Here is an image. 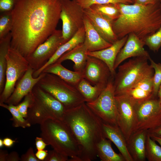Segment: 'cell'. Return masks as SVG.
<instances>
[{
    "label": "cell",
    "mask_w": 161,
    "mask_h": 161,
    "mask_svg": "<svg viewBox=\"0 0 161 161\" xmlns=\"http://www.w3.org/2000/svg\"><path fill=\"white\" fill-rule=\"evenodd\" d=\"M61 0H19L11 12L10 47L25 58L56 30Z\"/></svg>",
    "instance_id": "6da1fadb"
},
{
    "label": "cell",
    "mask_w": 161,
    "mask_h": 161,
    "mask_svg": "<svg viewBox=\"0 0 161 161\" xmlns=\"http://www.w3.org/2000/svg\"><path fill=\"white\" fill-rule=\"evenodd\" d=\"M63 120L70 129L78 146V161H92L97 157L96 145L103 137V122L86 102L66 110Z\"/></svg>",
    "instance_id": "7a4b0ae2"
},
{
    "label": "cell",
    "mask_w": 161,
    "mask_h": 161,
    "mask_svg": "<svg viewBox=\"0 0 161 161\" xmlns=\"http://www.w3.org/2000/svg\"><path fill=\"white\" fill-rule=\"evenodd\" d=\"M120 12L112 22L113 30L118 39L129 34L144 40L155 32L161 26L160 3L142 5L116 3Z\"/></svg>",
    "instance_id": "3957f363"
},
{
    "label": "cell",
    "mask_w": 161,
    "mask_h": 161,
    "mask_svg": "<svg viewBox=\"0 0 161 161\" xmlns=\"http://www.w3.org/2000/svg\"><path fill=\"white\" fill-rule=\"evenodd\" d=\"M41 137L53 149L70 159L78 161L77 142L69 128L62 120L48 119L40 124Z\"/></svg>",
    "instance_id": "277c9868"
},
{
    "label": "cell",
    "mask_w": 161,
    "mask_h": 161,
    "mask_svg": "<svg viewBox=\"0 0 161 161\" xmlns=\"http://www.w3.org/2000/svg\"><path fill=\"white\" fill-rule=\"evenodd\" d=\"M34 100L28 109L26 120L31 125L48 119L63 120L66 110L63 105L37 84L33 89Z\"/></svg>",
    "instance_id": "5b68a950"
},
{
    "label": "cell",
    "mask_w": 161,
    "mask_h": 161,
    "mask_svg": "<svg viewBox=\"0 0 161 161\" xmlns=\"http://www.w3.org/2000/svg\"><path fill=\"white\" fill-rule=\"evenodd\" d=\"M149 57H136L118 66L113 81L115 96L124 93L142 80L153 76L154 70L148 61Z\"/></svg>",
    "instance_id": "8992f818"
},
{
    "label": "cell",
    "mask_w": 161,
    "mask_h": 161,
    "mask_svg": "<svg viewBox=\"0 0 161 161\" xmlns=\"http://www.w3.org/2000/svg\"><path fill=\"white\" fill-rule=\"evenodd\" d=\"M37 85L61 103L66 110L85 102L75 86L55 74L44 72Z\"/></svg>",
    "instance_id": "52a82bcc"
},
{
    "label": "cell",
    "mask_w": 161,
    "mask_h": 161,
    "mask_svg": "<svg viewBox=\"0 0 161 161\" xmlns=\"http://www.w3.org/2000/svg\"><path fill=\"white\" fill-rule=\"evenodd\" d=\"M6 59L5 83L4 90L0 94V103H5L7 100L30 66L26 58L11 47Z\"/></svg>",
    "instance_id": "ba28073f"
},
{
    "label": "cell",
    "mask_w": 161,
    "mask_h": 161,
    "mask_svg": "<svg viewBox=\"0 0 161 161\" xmlns=\"http://www.w3.org/2000/svg\"><path fill=\"white\" fill-rule=\"evenodd\" d=\"M112 77L106 87L95 100L86 103L90 110L103 123L117 125V106Z\"/></svg>",
    "instance_id": "9c48e42d"
},
{
    "label": "cell",
    "mask_w": 161,
    "mask_h": 161,
    "mask_svg": "<svg viewBox=\"0 0 161 161\" xmlns=\"http://www.w3.org/2000/svg\"><path fill=\"white\" fill-rule=\"evenodd\" d=\"M60 18L62 23V33L67 41L84 26L83 9L76 0H61Z\"/></svg>",
    "instance_id": "30bf717a"
},
{
    "label": "cell",
    "mask_w": 161,
    "mask_h": 161,
    "mask_svg": "<svg viewBox=\"0 0 161 161\" xmlns=\"http://www.w3.org/2000/svg\"><path fill=\"white\" fill-rule=\"evenodd\" d=\"M135 109L136 131L151 130L161 124V105L158 97L152 96L135 103Z\"/></svg>",
    "instance_id": "8fae6325"
},
{
    "label": "cell",
    "mask_w": 161,
    "mask_h": 161,
    "mask_svg": "<svg viewBox=\"0 0 161 161\" xmlns=\"http://www.w3.org/2000/svg\"><path fill=\"white\" fill-rule=\"evenodd\" d=\"M115 97L117 124L127 140L136 130L135 102L125 94L115 96Z\"/></svg>",
    "instance_id": "7c38bea8"
},
{
    "label": "cell",
    "mask_w": 161,
    "mask_h": 161,
    "mask_svg": "<svg viewBox=\"0 0 161 161\" xmlns=\"http://www.w3.org/2000/svg\"><path fill=\"white\" fill-rule=\"evenodd\" d=\"M66 42L61 30H57L30 55L26 58L34 71L43 66L53 55L59 47Z\"/></svg>",
    "instance_id": "4fadbf2b"
},
{
    "label": "cell",
    "mask_w": 161,
    "mask_h": 161,
    "mask_svg": "<svg viewBox=\"0 0 161 161\" xmlns=\"http://www.w3.org/2000/svg\"><path fill=\"white\" fill-rule=\"evenodd\" d=\"M82 73L83 78L93 85H107L113 77L109 68L103 61L88 55Z\"/></svg>",
    "instance_id": "5bb4252c"
},
{
    "label": "cell",
    "mask_w": 161,
    "mask_h": 161,
    "mask_svg": "<svg viewBox=\"0 0 161 161\" xmlns=\"http://www.w3.org/2000/svg\"><path fill=\"white\" fill-rule=\"evenodd\" d=\"M34 71L30 66L17 83L11 95L4 103L16 106L27 95L32 91L34 86L44 74V72H42L38 77L34 78L32 76Z\"/></svg>",
    "instance_id": "9a60e30c"
},
{
    "label": "cell",
    "mask_w": 161,
    "mask_h": 161,
    "mask_svg": "<svg viewBox=\"0 0 161 161\" xmlns=\"http://www.w3.org/2000/svg\"><path fill=\"white\" fill-rule=\"evenodd\" d=\"M83 11L85 17L105 40L112 44L118 40L113 30L112 21L90 7L83 9Z\"/></svg>",
    "instance_id": "2e32d148"
},
{
    "label": "cell",
    "mask_w": 161,
    "mask_h": 161,
    "mask_svg": "<svg viewBox=\"0 0 161 161\" xmlns=\"http://www.w3.org/2000/svg\"><path fill=\"white\" fill-rule=\"evenodd\" d=\"M143 40L133 33L128 35L126 43L118 53L115 61L114 68L115 70L120 64L128 58L132 57H149L148 52L144 48Z\"/></svg>",
    "instance_id": "e0dca14e"
},
{
    "label": "cell",
    "mask_w": 161,
    "mask_h": 161,
    "mask_svg": "<svg viewBox=\"0 0 161 161\" xmlns=\"http://www.w3.org/2000/svg\"><path fill=\"white\" fill-rule=\"evenodd\" d=\"M128 37V35L118 40L107 48L97 51L87 52L86 54L103 61L109 68L112 76L114 77L116 73L114 68L115 59L119 52L126 43Z\"/></svg>",
    "instance_id": "ac0fdd59"
},
{
    "label": "cell",
    "mask_w": 161,
    "mask_h": 161,
    "mask_svg": "<svg viewBox=\"0 0 161 161\" xmlns=\"http://www.w3.org/2000/svg\"><path fill=\"white\" fill-rule=\"evenodd\" d=\"M103 130L104 137L115 144L125 161H133L127 148L126 139L117 125L103 123Z\"/></svg>",
    "instance_id": "d6986e66"
},
{
    "label": "cell",
    "mask_w": 161,
    "mask_h": 161,
    "mask_svg": "<svg viewBox=\"0 0 161 161\" xmlns=\"http://www.w3.org/2000/svg\"><path fill=\"white\" fill-rule=\"evenodd\" d=\"M148 130H141L133 133L127 140L128 151L133 161H144L145 143Z\"/></svg>",
    "instance_id": "ffe728a7"
},
{
    "label": "cell",
    "mask_w": 161,
    "mask_h": 161,
    "mask_svg": "<svg viewBox=\"0 0 161 161\" xmlns=\"http://www.w3.org/2000/svg\"><path fill=\"white\" fill-rule=\"evenodd\" d=\"M85 37L83 44L87 52L100 50L111 46L112 44L105 40L85 17L84 20Z\"/></svg>",
    "instance_id": "44dd1931"
},
{
    "label": "cell",
    "mask_w": 161,
    "mask_h": 161,
    "mask_svg": "<svg viewBox=\"0 0 161 161\" xmlns=\"http://www.w3.org/2000/svg\"><path fill=\"white\" fill-rule=\"evenodd\" d=\"M85 37V30L83 26L70 39L61 46L53 55L42 67L34 71L33 77H38L47 66L55 62L62 55L72 49L79 44L83 43Z\"/></svg>",
    "instance_id": "7402d4cb"
},
{
    "label": "cell",
    "mask_w": 161,
    "mask_h": 161,
    "mask_svg": "<svg viewBox=\"0 0 161 161\" xmlns=\"http://www.w3.org/2000/svg\"><path fill=\"white\" fill-rule=\"evenodd\" d=\"M87 52L83 43H81L64 53L55 62L62 63L65 60H71L74 63V71L82 72L87 61Z\"/></svg>",
    "instance_id": "603a6c76"
},
{
    "label": "cell",
    "mask_w": 161,
    "mask_h": 161,
    "mask_svg": "<svg viewBox=\"0 0 161 161\" xmlns=\"http://www.w3.org/2000/svg\"><path fill=\"white\" fill-rule=\"evenodd\" d=\"M153 77L142 80L123 94L126 95L135 103L153 96Z\"/></svg>",
    "instance_id": "cb8c5ba5"
},
{
    "label": "cell",
    "mask_w": 161,
    "mask_h": 161,
    "mask_svg": "<svg viewBox=\"0 0 161 161\" xmlns=\"http://www.w3.org/2000/svg\"><path fill=\"white\" fill-rule=\"evenodd\" d=\"M42 72L56 75L65 81L75 86L83 78L82 72L70 70L64 67L61 63L58 62L47 66Z\"/></svg>",
    "instance_id": "d4e9b609"
},
{
    "label": "cell",
    "mask_w": 161,
    "mask_h": 161,
    "mask_svg": "<svg viewBox=\"0 0 161 161\" xmlns=\"http://www.w3.org/2000/svg\"><path fill=\"white\" fill-rule=\"evenodd\" d=\"M97 156L102 161H125L122 155L116 153L112 146V141L105 137L103 138L96 145Z\"/></svg>",
    "instance_id": "484cf974"
},
{
    "label": "cell",
    "mask_w": 161,
    "mask_h": 161,
    "mask_svg": "<svg viewBox=\"0 0 161 161\" xmlns=\"http://www.w3.org/2000/svg\"><path fill=\"white\" fill-rule=\"evenodd\" d=\"M107 85H93L83 78L76 86L84 98L85 102L88 103L96 100Z\"/></svg>",
    "instance_id": "4316f807"
},
{
    "label": "cell",
    "mask_w": 161,
    "mask_h": 161,
    "mask_svg": "<svg viewBox=\"0 0 161 161\" xmlns=\"http://www.w3.org/2000/svg\"><path fill=\"white\" fill-rule=\"evenodd\" d=\"M12 39L11 32L0 39V94L4 90L6 81L7 67L6 56L10 47Z\"/></svg>",
    "instance_id": "83f0119b"
},
{
    "label": "cell",
    "mask_w": 161,
    "mask_h": 161,
    "mask_svg": "<svg viewBox=\"0 0 161 161\" xmlns=\"http://www.w3.org/2000/svg\"><path fill=\"white\" fill-rule=\"evenodd\" d=\"M89 7L112 21L117 19L120 15L116 4H95Z\"/></svg>",
    "instance_id": "f1b7e54d"
},
{
    "label": "cell",
    "mask_w": 161,
    "mask_h": 161,
    "mask_svg": "<svg viewBox=\"0 0 161 161\" xmlns=\"http://www.w3.org/2000/svg\"><path fill=\"white\" fill-rule=\"evenodd\" d=\"M145 156L148 161H161V147L151 138L148 133L145 143Z\"/></svg>",
    "instance_id": "f546056e"
},
{
    "label": "cell",
    "mask_w": 161,
    "mask_h": 161,
    "mask_svg": "<svg viewBox=\"0 0 161 161\" xmlns=\"http://www.w3.org/2000/svg\"><path fill=\"white\" fill-rule=\"evenodd\" d=\"M0 106L8 110L12 114L10 120L13 121V127L25 128L31 126L21 114L16 106L2 103H0Z\"/></svg>",
    "instance_id": "4dcf8cb0"
},
{
    "label": "cell",
    "mask_w": 161,
    "mask_h": 161,
    "mask_svg": "<svg viewBox=\"0 0 161 161\" xmlns=\"http://www.w3.org/2000/svg\"><path fill=\"white\" fill-rule=\"evenodd\" d=\"M12 27L11 12L0 13V39L5 38L11 32Z\"/></svg>",
    "instance_id": "1f68e13d"
},
{
    "label": "cell",
    "mask_w": 161,
    "mask_h": 161,
    "mask_svg": "<svg viewBox=\"0 0 161 161\" xmlns=\"http://www.w3.org/2000/svg\"><path fill=\"white\" fill-rule=\"evenodd\" d=\"M148 60L150 65L154 71L153 77V94L154 97H157V94L159 87L161 84V64L155 62L150 57Z\"/></svg>",
    "instance_id": "d6a6232c"
},
{
    "label": "cell",
    "mask_w": 161,
    "mask_h": 161,
    "mask_svg": "<svg viewBox=\"0 0 161 161\" xmlns=\"http://www.w3.org/2000/svg\"><path fill=\"white\" fill-rule=\"evenodd\" d=\"M143 41L145 45L149 49L155 52L161 48V26L153 34L145 38Z\"/></svg>",
    "instance_id": "836d02e7"
},
{
    "label": "cell",
    "mask_w": 161,
    "mask_h": 161,
    "mask_svg": "<svg viewBox=\"0 0 161 161\" xmlns=\"http://www.w3.org/2000/svg\"><path fill=\"white\" fill-rule=\"evenodd\" d=\"M77 3L83 9L88 8L93 4H104L109 3L133 4L130 0H76Z\"/></svg>",
    "instance_id": "e575fe53"
},
{
    "label": "cell",
    "mask_w": 161,
    "mask_h": 161,
    "mask_svg": "<svg viewBox=\"0 0 161 161\" xmlns=\"http://www.w3.org/2000/svg\"><path fill=\"white\" fill-rule=\"evenodd\" d=\"M33 100L34 96L32 91L24 97L22 102L16 105L19 112L24 118L27 117L28 109L32 105Z\"/></svg>",
    "instance_id": "d590c367"
},
{
    "label": "cell",
    "mask_w": 161,
    "mask_h": 161,
    "mask_svg": "<svg viewBox=\"0 0 161 161\" xmlns=\"http://www.w3.org/2000/svg\"><path fill=\"white\" fill-rule=\"evenodd\" d=\"M19 0H0V13L12 12Z\"/></svg>",
    "instance_id": "8d00e7d4"
},
{
    "label": "cell",
    "mask_w": 161,
    "mask_h": 161,
    "mask_svg": "<svg viewBox=\"0 0 161 161\" xmlns=\"http://www.w3.org/2000/svg\"><path fill=\"white\" fill-rule=\"evenodd\" d=\"M69 157L53 149L48 152L44 161H69Z\"/></svg>",
    "instance_id": "74e56055"
},
{
    "label": "cell",
    "mask_w": 161,
    "mask_h": 161,
    "mask_svg": "<svg viewBox=\"0 0 161 161\" xmlns=\"http://www.w3.org/2000/svg\"><path fill=\"white\" fill-rule=\"evenodd\" d=\"M21 161H40L36 157L32 147L29 148L20 157Z\"/></svg>",
    "instance_id": "f35d334b"
},
{
    "label": "cell",
    "mask_w": 161,
    "mask_h": 161,
    "mask_svg": "<svg viewBox=\"0 0 161 161\" xmlns=\"http://www.w3.org/2000/svg\"><path fill=\"white\" fill-rule=\"evenodd\" d=\"M35 144L37 150L44 149L48 145L41 137H36L35 139Z\"/></svg>",
    "instance_id": "ab89813d"
},
{
    "label": "cell",
    "mask_w": 161,
    "mask_h": 161,
    "mask_svg": "<svg viewBox=\"0 0 161 161\" xmlns=\"http://www.w3.org/2000/svg\"><path fill=\"white\" fill-rule=\"evenodd\" d=\"M159 2V0H133V4L146 5L155 4Z\"/></svg>",
    "instance_id": "60d3db41"
},
{
    "label": "cell",
    "mask_w": 161,
    "mask_h": 161,
    "mask_svg": "<svg viewBox=\"0 0 161 161\" xmlns=\"http://www.w3.org/2000/svg\"><path fill=\"white\" fill-rule=\"evenodd\" d=\"M48 153L47 151L45 150H38L35 154L37 158L40 161H44Z\"/></svg>",
    "instance_id": "b9f144b4"
},
{
    "label": "cell",
    "mask_w": 161,
    "mask_h": 161,
    "mask_svg": "<svg viewBox=\"0 0 161 161\" xmlns=\"http://www.w3.org/2000/svg\"><path fill=\"white\" fill-rule=\"evenodd\" d=\"M20 157L18 152L13 151L8 154L6 161H20Z\"/></svg>",
    "instance_id": "7bdbcfd3"
},
{
    "label": "cell",
    "mask_w": 161,
    "mask_h": 161,
    "mask_svg": "<svg viewBox=\"0 0 161 161\" xmlns=\"http://www.w3.org/2000/svg\"><path fill=\"white\" fill-rule=\"evenodd\" d=\"M4 146L7 148L12 147L16 142V141L9 137H5L3 139Z\"/></svg>",
    "instance_id": "ee69618b"
},
{
    "label": "cell",
    "mask_w": 161,
    "mask_h": 161,
    "mask_svg": "<svg viewBox=\"0 0 161 161\" xmlns=\"http://www.w3.org/2000/svg\"><path fill=\"white\" fill-rule=\"evenodd\" d=\"M148 133L161 135V124L153 129L148 130Z\"/></svg>",
    "instance_id": "f6af8a7d"
},
{
    "label": "cell",
    "mask_w": 161,
    "mask_h": 161,
    "mask_svg": "<svg viewBox=\"0 0 161 161\" xmlns=\"http://www.w3.org/2000/svg\"><path fill=\"white\" fill-rule=\"evenodd\" d=\"M7 151L5 150H0V161H6L7 156L8 154Z\"/></svg>",
    "instance_id": "bcb514c9"
},
{
    "label": "cell",
    "mask_w": 161,
    "mask_h": 161,
    "mask_svg": "<svg viewBox=\"0 0 161 161\" xmlns=\"http://www.w3.org/2000/svg\"><path fill=\"white\" fill-rule=\"evenodd\" d=\"M148 134L152 139L159 143L161 146V135Z\"/></svg>",
    "instance_id": "7dc6e473"
},
{
    "label": "cell",
    "mask_w": 161,
    "mask_h": 161,
    "mask_svg": "<svg viewBox=\"0 0 161 161\" xmlns=\"http://www.w3.org/2000/svg\"><path fill=\"white\" fill-rule=\"evenodd\" d=\"M157 97L159 99L160 103L161 105V84L158 89L157 94Z\"/></svg>",
    "instance_id": "c3c4849f"
},
{
    "label": "cell",
    "mask_w": 161,
    "mask_h": 161,
    "mask_svg": "<svg viewBox=\"0 0 161 161\" xmlns=\"http://www.w3.org/2000/svg\"><path fill=\"white\" fill-rule=\"evenodd\" d=\"M4 146L3 140L0 139V148H1Z\"/></svg>",
    "instance_id": "681fc988"
},
{
    "label": "cell",
    "mask_w": 161,
    "mask_h": 161,
    "mask_svg": "<svg viewBox=\"0 0 161 161\" xmlns=\"http://www.w3.org/2000/svg\"><path fill=\"white\" fill-rule=\"evenodd\" d=\"M159 3L160 4V7L161 9V0H159Z\"/></svg>",
    "instance_id": "f907efd6"
},
{
    "label": "cell",
    "mask_w": 161,
    "mask_h": 161,
    "mask_svg": "<svg viewBox=\"0 0 161 161\" xmlns=\"http://www.w3.org/2000/svg\"><path fill=\"white\" fill-rule=\"evenodd\" d=\"M130 0L131 1L133 2V0Z\"/></svg>",
    "instance_id": "816d5d0a"
}]
</instances>
